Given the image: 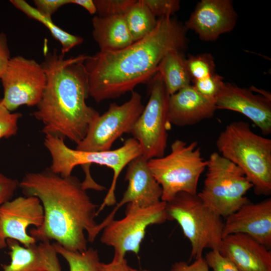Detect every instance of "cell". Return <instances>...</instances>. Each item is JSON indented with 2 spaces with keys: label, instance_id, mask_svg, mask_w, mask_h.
I'll use <instances>...</instances> for the list:
<instances>
[{
  "label": "cell",
  "instance_id": "cell-1",
  "mask_svg": "<svg viewBox=\"0 0 271 271\" xmlns=\"http://www.w3.org/2000/svg\"><path fill=\"white\" fill-rule=\"evenodd\" d=\"M187 30L172 16L161 17L151 33L127 47L88 56L84 64L89 96L98 103L132 92L139 84L149 83L166 54L184 50Z\"/></svg>",
  "mask_w": 271,
  "mask_h": 271
},
{
  "label": "cell",
  "instance_id": "cell-2",
  "mask_svg": "<svg viewBox=\"0 0 271 271\" xmlns=\"http://www.w3.org/2000/svg\"><path fill=\"white\" fill-rule=\"evenodd\" d=\"M27 196L41 201L44 221L30 235L41 242L54 240L65 248L83 251L96 225L98 206L94 204L75 176L64 177L49 169L27 173L19 183Z\"/></svg>",
  "mask_w": 271,
  "mask_h": 271
},
{
  "label": "cell",
  "instance_id": "cell-3",
  "mask_svg": "<svg viewBox=\"0 0 271 271\" xmlns=\"http://www.w3.org/2000/svg\"><path fill=\"white\" fill-rule=\"evenodd\" d=\"M88 55L65 59L56 49L41 63L46 77L42 98L33 115L43 124L42 132L78 144L100 114L86 104L89 96L84 62Z\"/></svg>",
  "mask_w": 271,
  "mask_h": 271
},
{
  "label": "cell",
  "instance_id": "cell-4",
  "mask_svg": "<svg viewBox=\"0 0 271 271\" xmlns=\"http://www.w3.org/2000/svg\"><path fill=\"white\" fill-rule=\"evenodd\" d=\"M44 144L49 152L51 165L49 169L53 172L66 177L71 175L73 169L80 165L85 175L81 182L85 190L93 189L101 191L106 189L97 183L91 177L90 166L92 164L105 166L112 169L113 176L111 186L103 202L97 210V216L105 206L116 204L115 191L117 180L123 169L134 158L142 155L141 147L133 138L127 139L117 149L104 152H85L68 147L64 140L49 134L45 135Z\"/></svg>",
  "mask_w": 271,
  "mask_h": 271
},
{
  "label": "cell",
  "instance_id": "cell-5",
  "mask_svg": "<svg viewBox=\"0 0 271 271\" xmlns=\"http://www.w3.org/2000/svg\"><path fill=\"white\" fill-rule=\"evenodd\" d=\"M219 153L239 168L257 195L271 193V140L256 134L248 123L233 121L216 141Z\"/></svg>",
  "mask_w": 271,
  "mask_h": 271
},
{
  "label": "cell",
  "instance_id": "cell-6",
  "mask_svg": "<svg viewBox=\"0 0 271 271\" xmlns=\"http://www.w3.org/2000/svg\"><path fill=\"white\" fill-rule=\"evenodd\" d=\"M168 220H175L191 243L190 259L202 256L204 249L220 250L224 222L222 217L206 206L197 194L178 193L166 202Z\"/></svg>",
  "mask_w": 271,
  "mask_h": 271
},
{
  "label": "cell",
  "instance_id": "cell-7",
  "mask_svg": "<svg viewBox=\"0 0 271 271\" xmlns=\"http://www.w3.org/2000/svg\"><path fill=\"white\" fill-rule=\"evenodd\" d=\"M207 164L197 142L187 144L179 139L172 144L169 154L148 161L151 172L162 188L161 200L166 202L180 192L197 194L199 179Z\"/></svg>",
  "mask_w": 271,
  "mask_h": 271
},
{
  "label": "cell",
  "instance_id": "cell-8",
  "mask_svg": "<svg viewBox=\"0 0 271 271\" xmlns=\"http://www.w3.org/2000/svg\"><path fill=\"white\" fill-rule=\"evenodd\" d=\"M207 162L203 187L197 195L206 206L226 218L250 201L245 195L253 186L239 168L218 152L212 153Z\"/></svg>",
  "mask_w": 271,
  "mask_h": 271
},
{
  "label": "cell",
  "instance_id": "cell-9",
  "mask_svg": "<svg viewBox=\"0 0 271 271\" xmlns=\"http://www.w3.org/2000/svg\"><path fill=\"white\" fill-rule=\"evenodd\" d=\"M149 83V101L130 132L148 161L164 156L171 125L168 116L170 94L160 74L157 72Z\"/></svg>",
  "mask_w": 271,
  "mask_h": 271
},
{
  "label": "cell",
  "instance_id": "cell-10",
  "mask_svg": "<svg viewBox=\"0 0 271 271\" xmlns=\"http://www.w3.org/2000/svg\"><path fill=\"white\" fill-rule=\"evenodd\" d=\"M166 208V202L162 200L145 208L127 204L125 216L120 220L113 219L103 229L100 241L113 248L112 260L125 259L129 251L138 254L148 227L168 220Z\"/></svg>",
  "mask_w": 271,
  "mask_h": 271
},
{
  "label": "cell",
  "instance_id": "cell-11",
  "mask_svg": "<svg viewBox=\"0 0 271 271\" xmlns=\"http://www.w3.org/2000/svg\"><path fill=\"white\" fill-rule=\"evenodd\" d=\"M144 107L141 95L134 91L122 104H110L107 110L92 122L75 149L85 152L110 150L114 141L122 134L130 133Z\"/></svg>",
  "mask_w": 271,
  "mask_h": 271
},
{
  "label": "cell",
  "instance_id": "cell-12",
  "mask_svg": "<svg viewBox=\"0 0 271 271\" xmlns=\"http://www.w3.org/2000/svg\"><path fill=\"white\" fill-rule=\"evenodd\" d=\"M1 80L4 88L2 100L11 112L23 105L37 106L46 84L41 64L21 56L11 58Z\"/></svg>",
  "mask_w": 271,
  "mask_h": 271
},
{
  "label": "cell",
  "instance_id": "cell-13",
  "mask_svg": "<svg viewBox=\"0 0 271 271\" xmlns=\"http://www.w3.org/2000/svg\"><path fill=\"white\" fill-rule=\"evenodd\" d=\"M44 213L40 200L35 196H19L0 206V249L6 246L7 240L12 239L24 246L36 244L37 240L28 233L29 226L40 227Z\"/></svg>",
  "mask_w": 271,
  "mask_h": 271
},
{
  "label": "cell",
  "instance_id": "cell-14",
  "mask_svg": "<svg viewBox=\"0 0 271 271\" xmlns=\"http://www.w3.org/2000/svg\"><path fill=\"white\" fill-rule=\"evenodd\" d=\"M125 180L128 182V186L122 198L107 217L97 224L92 233L93 240L114 219L117 210L124 204L145 208L161 201L162 188L151 172L148 160L142 155L133 159L127 165Z\"/></svg>",
  "mask_w": 271,
  "mask_h": 271
},
{
  "label": "cell",
  "instance_id": "cell-15",
  "mask_svg": "<svg viewBox=\"0 0 271 271\" xmlns=\"http://www.w3.org/2000/svg\"><path fill=\"white\" fill-rule=\"evenodd\" d=\"M217 109L239 112L251 120L264 135L271 133V98L251 89L225 83L215 98Z\"/></svg>",
  "mask_w": 271,
  "mask_h": 271
},
{
  "label": "cell",
  "instance_id": "cell-16",
  "mask_svg": "<svg viewBox=\"0 0 271 271\" xmlns=\"http://www.w3.org/2000/svg\"><path fill=\"white\" fill-rule=\"evenodd\" d=\"M237 15L230 0H202L198 2L185 26L204 41L216 40L232 31Z\"/></svg>",
  "mask_w": 271,
  "mask_h": 271
},
{
  "label": "cell",
  "instance_id": "cell-17",
  "mask_svg": "<svg viewBox=\"0 0 271 271\" xmlns=\"http://www.w3.org/2000/svg\"><path fill=\"white\" fill-rule=\"evenodd\" d=\"M248 235L269 248L271 246V199L250 201L226 217L222 238L233 234Z\"/></svg>",
  "mask_w": 271,
  "mask_h": 271
},
{
  "label": "cell",
  "instance_id": "cell-18",
  "mask_svg": "<svg viewBox=\"0 0 271 271\" xmlns=\"http://www.w3.org/2000/svg\"><path fill=\"white\" fill-rule=\"evenodd\" d=\"M216 110L214 100L202 96L190 84L170 95L168 121L179 126L192 125L212 117Z\"/></svg>",
  "mask_w": 271,
  "mask_h": 271
},
{
  "label": "cell",
  "instance_id": "cell-19",
  "mask_svg": "<svg viewBox=\"0 0 271 271\" xmlns=\"http://www.w3.org/2000/svg\"><path fill=\"white\" fill-rule=\"evenodd\" d=\"M221 254L239 271H271V252L247 235L236 233L223 238Z\"/></svg>",
  "mask_w": 271,
  "mask_h": 271
},
{
  "label": "cell",
  "instance_id": "cell-20",
  "mask_svg": "<svg viewBox=\"0 0 271 271\" xmlns=\"http://www.w3.org/2000/svg\"><path fill=\"white\" fill-rule=\"evenodd\" d=\"M92 36L100 52L116 51L133 43L124 15L94 16L92 20Z\"/></svg>",
  "mask_w": 271,
  "mask_h": 271
},
{
  "label": "cell",
  "instance_id": "cell-21",
  "mask_svg": "<svg viewBox=\"0 0 271 271\" xmlns=\"http://www.w3.org/2000/svg\"><path fill=\"white\" fill-rule=\"evenodd\" d=\"M157 72L162 77L170 95L191 84V79L182 51H172L166 54L159 64Z\"/></svg>",
  "mask_w": 271,
  "mask_h": 271
},
{
  "label": "cell",
  "instance_id": "cell-22",
  "mask_svg": "<svg viewBox=\"0 0 271 271\" xmlns=\"http://www.w3.org/2000/svg\"><path fill=\"white\" fill-rule=\"evenodd\" d=\"M7 245L11 261L8 264L2 265L1 271H46L38 245L26 247L12 239L7 240Z\"/></svg>",
  "mask_w": 271,
  "mask_h": 271
},
{
  "label": "cell",
  "instance_id": "cell-23",
  "mask_svg": "<svg viewBox=\"0 0 271 271\" xmlns=\"http://www.w3.org/2000/svg\"><path fill=\"white\" fill-rule=\"evenodd\" d=\"M10 2L18 9L29 17L40 22L50 32L53 37L61 45V53L65 55L74 47L83 42V38L70 34L59 28L52 21L51 18L44 16L37 9L24 0H11Z\"/></svg>",
  "mask_w": 271,
  "mask_h": 271
},
{
  "label": "cell",
  "instance_id": "cell-24",
  "mask_svg": "<svg viewBox=\"0 0 271 271\" xmlns=\"http://www.w3.org/2000/svg\"><path fill=\"white\" fill-rule=\"evenodd\" d=\"M124 17L133 42L151 33L158 21L142 0L136 1L125 13Z\"/></svg>",
  "mask_w": 271,
  "mask_h": 271
},
{
  "label": "cell",
  "instance_id": "cell-25",
  "mask_svg": "<svg viewBox=\"0 0 271 271\" xmlns=\"http://www.w3.org/2000/svg\"><path fill=\"white\" fill-rule=\"evenodd\" d=\"M58 254L67 262L69 271H100V262L97 250L92 247L83 251L67 249L57 242L52 243Z\"/></svg>",
  "mask_w": 271,
  "mask_h": 271
},
{
  "label": "cell",
  "instance_id": "cell-26",
  "mask_svg": "<svg viewBox=\"0 0 271 271\" xmlns=\"http://www.w3.org/2000/svg\"><path fill=\"white\" fill-rule=\"evenodd\" d=\"M186 63L191 82L206 78L215 73V61L211 54L190 55L186 58Z\"/></svg>",
  "mask_w": 271,
  "mask_h": 271
},
{
  "label": "cell",
  "instance_id": "cell-27",
  "mask_svg": "<svg viewBox=\"0 0 271 271\" xmlns=\"http://www.w3.org/2000/svg\"><path fill=\"white\" fill-rule=\"evenodd\" d=\"M192 82V85L198 92L214 100L224 83L223 77L216 73Z\"/></svg>",
  "mask_w": 271,
  "mask_h": 271
},
{
  "label": "cell",
  "instance_id": "cell-28",
  "mask_svg": "<svg viewBox=\"0 0 271 271\" xmlns=\"http://www.w3.org/2000/svg\"><path fill=\"white\" fill-rule=\"evenodd\" d=\"M97 12L100 17L124 15L136 2L135 0H94Z\"/></svg>",
  "mask_w": 271,
  "mask_h": 271
},
{
  "label": "cell",
  "instance_id": "cell-29",
  "mask_svg": "<svg viewBox=\"0 0 271 271\" xmlns=\"http://www.w3.org/2000/svg\"><path fill=\"white\" fill-rule=\"evenodd\" d=\"M22 116L21 113L8 110L0 99V139H7L17 133L18 121Z\"/></svg>",
  "mask_w": 271,
  "mask_h": 271
},
{
  "label": "cell",
  "instance_id": "cell-30",
  "mask_svg": "<svg viewBox=\"0 0 271 271\" xmlns=\"http://www.w3.org/2000/svg\"><path fill=\"white\" fill-rule=\"evenodd\" d=\"M156 17L172 16L180 8L178 0H142Z\"/></svg>",
  "mask_w": 271,
  "mask_h": 271
},
{
  "label": "cell",
  "instance_id": "cell-31",
  "mask_svg": "<svg viewBox=\"0 0 271 271\" xmlns=\"http://www.w3.org/2000/svg\"><path fill=\"white\" fill-rule=\"evenodd\" d=\"M42 261L46 271H62L58 253L50 241L41 242L38 245Z\"/></svg>",
  "mask_w": 271,
  "mask_h": 271
},
{
  "label": "cell",
  "instance_id": "cell-32",
  "mask_svg": "<svg viewBox=\"0 0 271 271\" xmlns=\"http://www.w3.org/2000/svg\"><path fill=\"white\" fill-rule=\"evenodd\" d=\"M208 266L213 271H239L234 263L218 250H211L205 257Z\"/></svg>",
  "mask_w": 271,
  "mask_h": 271
},
{
  "label": "cell",
  "instance_id": "cell-33",
  "mask_svg": "<svg viewBox=\"0 0 271 271\" xmlns=\"http://www.w3.org/2000/svg\"><path fill=\"white\" fill-rule=\"evenodd\" d=\"M19 183L17 180L8 177L0 173V206L11 200L19 187Z\"/></svg>",
  "mask_w": 271,
  "mask_h": 271
},
{
  "label": "cell",
  "instance_id": "cell-34",
  "mask_svg": "<svg viewBox=\"0 0 271 271\" xmlns=\"http://www.w3.org/2000/svg\"><path fill=\"white\" fill-rule=\"evenodd\" d=\"M35 8L42 15L49 18L61 7L71 4V0H34Z\"/></svg>",
  "mask_w": 271,
  "mask_h": 271
},
{
  "label": "cell",
  "instance_id": "cell-35",
  "mask_svg": "<svg viewBox=\"0 0 271 271\" xmlns=\"http://www.w3.org/2000/svg\"><path fill=\"white\" fill-rule=\"evenodd\" d=\"M170 271H209L205 258L202 256L196 259L191 264L181 261L176 262L172 266Z\"/></svg>",
  "mask_w": 271,
  "mask_h": 271
},
{
  "label": "cell",
  "instance_id": "cell-36",
  "mask_svg": "<svg viewBox=\"0 0 271 271\" xmlns=\"http://www.w3.org/2000/svg\"><path fill=\"white\" fill-rule=\"evenodd\" d=\"M10 59L7 36L3 32L0 33V79Z\"/></svg>",
  "mask_w": 271,
  "mask_h": 271
},
{
  "label": "cell",
  "instance_id": "cell-37",
  "mask_svg": "<svg viewBox=\"0 0 271 271\" xmlns=\"http://www.w3.org/2000/svg\"><path fill=\"white\" fill-rule=\"evenodd\" d=\"M100 271H130L125 259L117 261L112 260L108 263L101 262Z\"/></svg>",
  "mask_w": 271,
  "mask_h": 271
},
{
  "label": "cell",
  "instance_id": "cell-38",
  "mask_svg": "<svg viewBox=\"0 0 271 271\" xmlns=\"http://www.w3.org/2000/svg\"><path fill=\"white\" fill-rule=\"evenodd\" d=\"M71 4H74L83 7L91 15L97 12V9L93 0H71Z\"/></svg>",
  "mask_w": 271,
  "mask_h": 271
},
{
  "label": "cell",
  "instance_id": "cell-39",
  "mask_svg": "<svg viewBox=\"0 0 271 271\" xmlns=\"http://www.w3.org/2000/svg\"><path fill=\"white\" fill-rule=\"evenodd\" d=\"M130 271H150V270L137 269H134V268H132L130 267Z\"/></svg>",
  "mask_w": 271,
  "mask_h": 271
}]
</instances>
